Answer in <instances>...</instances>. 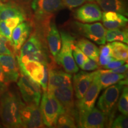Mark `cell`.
Listing matches in <instances>:
<instances>
[{"mask_svg": "<svg viewBox=\"0 0 128 128\" xmlns=\"http://www.w3.org/2000/svg\"><path fill=\"white\" fill-rule=\"evenodd\" d=\"M24 103L16 92L6 91L0 95V119L6 128H22L20 112Z\"/></svg>", "mask_w": 128, "mask_h": 128, "instance_id": "1", "label": "cell"}, {"mask_svg": "<svg viewBox=\"0 0 128 128\" xmlns=\"http://www.w3.org/2000/svg\"><path fill=\"white\" fill-rule=\"evenodd\" d=\"M61 48L55 60L56 63L69 74H76L78 72V67L74 59L72 50L75 45L74 38L68 32H60Z\"/></svg>", "mask_w": 128, "mask_h": 128, "instance_id": "2", "label": "cell"}, {"mask_svg": "<svg viewBox=\"0 0 128 128\" xmlns=\"http://www.w3.org/2000/svg\"><path fill=\"white\" fill-rule=\"evenodd\" d=\"M31 7L34 12L38 26L48 27L51 16L65 7L62 0H32Z\"/></svg>", "mask_w": 128, "mask_h": 128, "instance_id": "3", "label": "cell"}, {"mask_svg": "<svg viewBox=\"0 0 128 128\" xmlns=\"http://www.w3.org/2000/svg\"><path fill=\"white\" fill-rule=\"evenodd\" d=\"M40 102V111L44 125L54 128L60 115L65 113L58 100L52 93L44 92Z\"/></svg>", "mask_w": 128, "mask_h": 128, "instance_id": "4", "label": "cell"}, {"mask_svg": "<svg viewBox=\"0 0 128 128\" xmlns=\"http://www.w3.org/2000/svg\"><path fill=\"white\" fill-rule=\"evenodd\" d=\"M128 85V78L122 80L116 84L107 87L98 99L97 107L107 117L112 116L115 106L124 86Z\"/></svg>", "mask_w": 128, "mask_h": 128, "instance_id": "5", "label": "cell"}, {"mask_svg": "<svg viewBox=\"0 0 128 128\" xmlns=\"http://www.w3.org/2000/svg\"><path fill=\"white\" fill-rule=\"evenodd\" d=\"M21 73L17 81V86L22 98L26 104H34L39 106L42 98V88L28 76Z\"/></svg>", "mask_w": 128, "mask_h": 128, "instance_id": "6", "label": "cell"}, {"mask_svg": "<svg viewBox=\"0 0 128 128\" xmlns=\"http://www.w3.org/2000/svg\"><path fill=\"white\" fill-rule=\"evenodd\" d=\"M73 26L80 34L92 40L98 44H106V29L100 23L84 24L75 22Z\"/></svg>", "mask_w": 128, "mask_h": 128, "instance_id": "7", "label": "cell"}, {"mask_svg": "<svg viewBox=\"0 0 128 128\" xmlns=\"http://www.w3.org/2000/svg\"><path fill=\"white\" fill-rule=\"evenodd\" d=\"M76 118L80 128H104L108 122L106 115L100 109L94 108L87 112H78Z\"/></svg>", "mask_w": 128, "mask_h": 128, "instance_id": "8", "label": "cell"}, {"mask_svg": "<svg viewBox=\"0 0 128 128\" xmlns=\"http://www.w3.org/2000/svg\"><path fill=\"white\" fill-rule=\"evenodd\" d=\"M22 128H44L40 108L39 106L32 104H23L20 112Z\"/></svg>", "mask_w": 128, "mask_h": 128, "instance_id": "9", "label": "cell"}, {"mask_svg": "<svg viewBox=\"0 0 128 128\" xmlns=\"http://www.w3.org/2000/svg\"><path fill=\"white\" fill-rule=\"evenodd\" d=\"M98 70L88 89L81 99L77 100L76 107L78 112H85L91 110L94 108L97 97L102 90L98 79Z\"/></svg>", "mask_w": 128, "mask_h": 128, "instance_id": "10", "label": "cell"}, {"mask_svg": "<svg viewBox=\"0 0 128 128\" xmlns=\"http://www.w3.org/2000/svg\"><path fill=\"white\" fill-rule=\"evenodd\" d=\"M48 83L47 92H51L55 88L72 86V75L55 66V63L51 62L48 65Z\"/></svg>", "mask_w": 128, "mask_h": 128, "instance_id": "11", "label": "cell"}, {"mask_svg": "<svg viewBox=\"0 0 128 128\" xmlns=\"http://www.w3.org/2000/svg\"><path fill=\"white\" fill-rule=\"evenodd\" d=\"M0 65L8 84L18 81L20 76V68L13 54L0 55Z\"/></svg>", "mask_w": 128, "mask_h": 128, "instance_id": "12", "label": "cell"}, {"mask_svg": "<svg viewBox=\"0 0 128 128\" xmlns=\"http://www.w3.org/2000/svg\"><path fill=\"white\" fill-rule=\"evenodd\" d=\"M58 100L66 113H70L76 118L77 116V112L75 110V103L74 100L73 86L62 87L55 88L51 92Z\"/></svg>", "mask_w": 128, "mask_h": 128, "instance_id": "13", "label": "cell"}, {"mask_svg": "<svg viewBox=\"0 0 128 128\" xmlns=\"http://www.w3.org/2000/svg\"><path fill=\"white\" fill-rule=\"evenodd\" d=\"M18 64L20 72L28 76L38 84H40L44 76L49 73L47 65H44L40 62L28 60L23 63H18Z\"/></svg>", "mask_w": 128, "mask_h": 128, "instance_id": "14", "label": "cell"}, {"mask_svg": "<svg viewBox=\"0 0 128 128\" xmlns=\"http://www.w3.org/2000/svg\"><path fill=\"white\" fill-rule=\"evenodd\" d=\"M74 17L83 23H93L102 20V12L97 4L88 2L76 10Z\"/></svg>", "mask_w": 128, "mask_h": 128, "instance_id": "15", "label": "cell"}, {"mask_svg": "<svg viewBox=\"0 0 128 128\" xmlns=\"http://www.w3.org/2000/svg\"><path fill=\"white\" fill-rule=\"evenodd\" d=\"M43 50H47L44 37L35 31L20 48V55L17 56V58H24L35 52Z\"/></svg>", "mask_w": 128, "mask_h": 128, "instance_id": "16", "label": "cell"}, {"mask_svg": "<svg viewBox=\"0 0 128 128\" xmlns=\"http://www.w3.org/2000/svg\"><path fill=\"white\" fill-rule=\"evenodd\" d=\"M97 73V71L92 72L81 71L74 76V90L78 100L81 99L84 96Z\"/></svg>", "mask_w": 128, "mask_h": 128, "instance_id": "17", "label": "cell"}, {"mask_svg": "<svg viewBox=\"0 0 128 128\" xmlns=\"http://www.w3.org/2000/svg\"><path fill=\"white\" fill-rule=\"evenodd\" d=\"M32 31V26L24 21L17 25L14 28L12 34L11 44L14 51L17 52L29 38Z\"/></svg>", "mask_w": 128, "mask_h": 128, "instance_id": "18", "label": "cell"}, {"mask_svg": "<svg viewBox=\"0 0 128 128\" xmlns=\"http://www.w3.org/2000/svg\"><path fill=\"white\" fill-rule=\"evenodd\" d=\"M46 38L49 50L55 59L61 48V38L60 32L54 22H51L49 24Z\"/></svg>", "mask_w": 128, "mask_h": 128, "instance_id": "19", "label": "cell"}, {"mask_svg": "<svg viewBox=\"0 0 128 128\" xmlns=\"http://www.w3.org/2000/svg\"><path fill=\"white\" fill-rule=\"evenodd\" d=\"M102 20L103 26L108 29L124 28L127 24L128 18L125 16L114 12H104L102 13Z\"/></svg>", "mask_w": 128, "mask_h": 128, "instance_id": "20", "label": "cell"}, {"mask_svg": "<svg viewBox=\"0 0 128 128\" xmlns=\"http://www.w3.org/2000/svg\"><path fill=\"white\" fill-rule=\"evenodd\" d=\"M18 16H26L23 8L13 2H0V21Z\"/></svg>", "mask_w": 128, "mask_h": 128, "instance_id": "21", "label": "cell"}, {"mask_svg": "<svg viewBox=\"0 0 128 128\" xmlns=\"http://www.w3.org/2000/svg\"><path fill=\"white\" fill-rule=\"evenodd\" d=\"M104 12H114L128 16L126 0H96Z\"/></svg>", "mask_w": 128, "mask_h": 128, "instance_id": "22", "label": "cell"}, {"mask_svg": "<svg viewBox=\"0 0 128 128\" xmlns=\"http://www.w3.org/2000/svg\"><path fill=\"white\" fill-rule=\"evenodd\" d=\"M76 45L91 60L98 62L100 50L95 44L86 38H81L76 42Z\"/></svg>", "mask_w": 128, "mask_h": 128, "instance_id": "23", "label": "cell"}, {"mask_svg": "<svg viewBox=\"0 0 128 128\" xmlns=\"http://www.w3.org/2000/svg\"><path fill=\"white\" fill-rule=\"evenodd\" d=\"M25 20V17L18 16L0 21V34L7 38L11 42L12 34L14 28Z\"/></svg>", "mask_w": 128, "mask_h": 128, "instance_id": "24", "label": "cell"}, {"mask_svg": "<svg viewBox=\"0 0 128 128\" xmlns=\"http://www.w3.org/2000/svg\"><path fill=\"white\" fill-rule=\"evenodd\" d=\"M98 79L102 89H105L112 85L118 83L122 80L126 78L124 74H117L113 72L100 73L98 71Z\"/></svg>", "mask_w": 128, "mask_h": 128, "instance_id": "25", "label": "cell"}, {"mask_svg": "<svg viewBox=\"0 0 128 128\" xmlns=\"http://www.w3.org/2000/svg\"><path fill=\"white\" fill-rule=\"evenodd\" d=\"M112 56L116 60L127 61L128 58V46L121 42H112L110 44Z\"/></svg>", "mask_w": 128, "mask_h": 128, "instance_id": "26", "label": "cell"}, {"mask_svg": "<svg viewBox=\"0 0 128 128\" xmlns=\"http://www.w3.org/2000/svg\"><path fill=\"white\" fill-rule=\"evenodd\" d=\"M106 41L108 42L119 41L127 44L128 43V30L125 28H119L106 30Z\"/></svg>", "mask_w": 128, "mask_h": 128, "instance_id": "27", "label": "cell"}, {"mask_svg": "<svg viewBox=\"0 0 128 128\" xmlns=\"http://www.w3.org/2000/svg\"><path fill=\"white\" fill-rule=\"evenodd\" d=\"M75 118L76 117L74 116L65 112L59 116L55 127L60 128H76Z\"/></svg>", "mask_w": 128, "mask_h": 128, "instance_id": "28", "label": "cell"}, {"mask_svg": "<svg viewBox=\"0 0 128 128\" xmlns=\"http://www.w3.org/2000/svg\"><path fill=\"white\" fill-rule=\"evenodd\" d=\"M118 108L122 114H128V88L127 86H124L122 90V94L118 99Z\"/></svg>", "mask_w": 128, "mask_h": 128, "instance_id": "29", "label": "cell"}, {"mask_svg": "<svg viewBox=\"0 0 128 128\" xmlns=\"http://www.w3.org/2000/svg\"><path fill=\"white\" fill-rule=\"evenodd\" d=\"M72 54L75 62L76 65H78L80 67L82 66L88 58V57L85 55L81 49L78 48L76 44L73 47Z\"/></svg>", "mask_w": 128, "mask_h": 128, "instance_id": "30", "label": "cell"}, {"mask_svg": "<svg viewBox=\"0 0 128 128\" xmlns=\"http://www.w3.org/2000/svg\"><path fill=\"white\" fill-rule=\"evenodd\" d=\"M112 128H128V116L124 114H120L118 116L112 123Z\"/></svg>", "mask_w": 128, "mask_h": 128, "instance_id": "31", "label": "cell"}, {"mask_svg": "<svg viewBox=\"0 0 128 128\" xmlns=\"http://www.w3.org/2000/svg\"><path fill=\"white\" fill-rule=\"evenodd\" d=\"M8 44H12L11 42L7 38L0 34V55L12 54L8 47Z\"/></svg>", "mask_w": 128, "mask_h": 128, "instance_id": "32", "label": "cell"}, {"mask_svg": "<svg viewBox=\"0 0 128 128\" xmlns=\"http://www.w3.org/2000/svg\"><path fill=\"white\" fill-rule=\"evenodd\" d=\"M80 68L83 71H94L99 68V64L98 62L91 60L88 58L86 62Z\"/></svg>", "mask_w": 128, "mask_h": 128, "instance_id": "33", "label": "cell"}, {"mask_svg": "<svg viewBox=\"0 0 128 128\" xmlns=\"http://www.w3.org/2000/svg\"><path fill=\"white\" fill-rule=\"evenodd\" d=\"M65 7L72 9L81 6L88 0H62Z\"/></svg>", "mask_w": 128, "mask_h": 128, "instance_id": "34", "label": "cell"}, {"mask_svg": "<svg viewBox=\"0 0 128 128\" xmlns=\"http://www.w3.org/2000/svg\"><path fill=\"white\" fill-rule=\"evenodd\" d=\"M128 65L126 64L116 68L109 69V70H106V69H105V70H98V71L100 73L113 72L117 74H125L126 72L128 70Z\"/></svg>", "mask_w": 128, "mask_h": 128, "instance_id": "35", "label": "cell"}, {"mask_svg": "<svg viewBox=\"0 0 128 128\" xmlns=\"http://www.w3.org/2000/svg\"><path fill=\"white\" fill-rule=\"evenodd\" d=\"M8 84L6 82L2 68L0 65V95L7 90Z\"/></svg>", "mask_w": 128, "mask_h": 128, "instance_id": "36", "label": "cell"}, {"mask_svg": "<svg viewBox=\"0 0 128 128\" xmlns=\"http://www.w3.org/2000/svg\"><path fill=\"white\" fill-rule=\"evenodd\" d=\"M100 54L99 55H103L104 56H112V49L110 44H108L105 45L102 44L100 46Z\"/></svg>", "mask_w": 128, "mask_h": 128, "instance_id": "37", "label": "cell"}, {"mask_svg": "<svg viewBox=\"0 0 128 128\" xmlns=\"http://www.w3.org/2000/svg\"><path fill=\"white\" fill-rule=\"evenodd\" d=\"M126 63V61L124 60H113L111 62H110L108 64H107L106 65L103 66L104 69H114L118 68V67L122 66L124 64Z\"/></svg>", "mask_w": 128, "mask_h": 128, "instance_id": "38", "label": "cell"}, {"mask_svg": "<svg viewBox=\"0 0 128 128\" xmlns=\"http://www.w3.org/2000/svg\"><path fill=\"white\" fill-rule=\"evenodd\" d=\"M113 60H114V59L112 56H104L103 55H99L98 64L100 66H103Z\"/></svg>", "mask_w": 128, "mask_h": 128, "instance_id": "39", "label": "cell"}, {"mask_svg": "<svg viewBox=\"0 0 128 128\" xmlns=\"http://www.w3.org/2000/svg\"><path fill=\"white\" fill-rule=\"evenodd\" d=\"M32 1V0H22V6H27Z\"/></svg>", "mask_w": 128, "mask_h": 128, "instance_id": "40", "label": "cell"}, {"mask_svg": "<svg viewBox=\"0 0 128 128\" xmlns=\"http://www.w3.org/2000/svg\"><path fill=\"white\" fill-rule=\"evenodd\" d=\"M12 1L16 2V4L20 5V6H22V0H12Z\"/></svg>", "mask_w": 128, "mask_h": 128, "instance_id": "41", "label": "cell"}, {"mask_svg": "<svg viewBox=\"0 0 128 128\" xmlns=\"http://www.w3.org/2000/svg\"><path fill=\"white\" fill-rule=\"evenodd\" d=\"M7 0H0V2H6Z\"/></svg>", "mask_w": 128, "mask_h": 128, "instance_id": "42", "label": "cell"}, {"mask_svg": "<svg viewBox=\"0 0 128 128\" xmlns=\"http://www.w3.org/2000/svg\"><path fill=\"white\" fill-rule=\"evenodd\" d=\"M89 1H96V0H88Z\"/></svg>", "mask_w": 128, "mask_h": 128, "instance_id": "43", "label": "cell"}]
</instances>
